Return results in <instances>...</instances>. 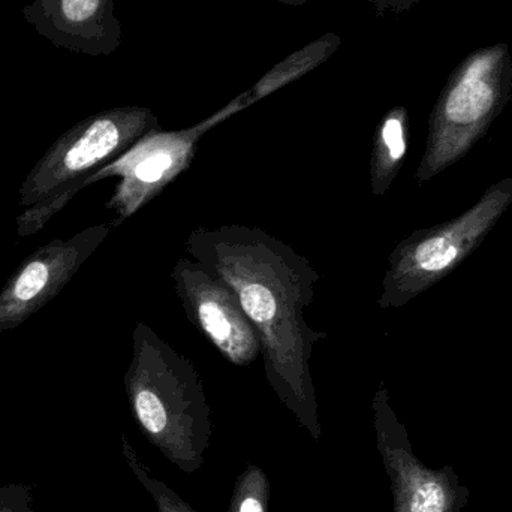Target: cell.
<instances>
[{"label":"cell","mask_w":512,"mask_h":512,"mask_svg":"<svg viewBox=\"0 0 512 512\" xmlns=\"http://www.w3.org/2000/svg\"><path fill=\"white\" fill-rule=\"evenodd\" d=\"M456 255L457 249L444 237H432L418 243L411 254L415 265L423 271H439L447 268Z\"/></svg>","instance_id":"cell-12"},{"label":"cell","mask_w":512,"mask_h":512,"mask_svg":"<svg viewBox=\"0 0 512 512\" xmlns=\"http://www.w3.org/2000/svg\"><path fill=\"white\" fill-rule=\"evenodd\" d=\"M150 108L116 107L72 126L39 159L21 183L24 212L17 218L21 237L39 233L83 189L84 182L122 156L150 132L161 131Z\"/></svg>","instance_id":"cell-3"},{"label":"cell","mask_w":512,"mask_h":512,"mask_svg":"<svg viewBox=\"0 0 512 512\" xmlns=\"http://www.w3.org/2000/svg\"><path fill=\"white\" fill-rule=\"evenodd\" d=\"M243 110L242 96L239 95L230 104L191 128L150 132L122 156L90 176L83 188L110 177H119V183L107 204L108 209L116 213L111 227H119L152 203L168 185L191 167L197 156L198 144L207 132Z\"/></svg>","instance_id":"cell-4"},{"label":"cell","mask_w":512,"mask_h":512,"mask_svg":"<svg viewBox=\"0 0 512 512\" xmlns=\"http://www.w3.org/2000/svg\"><path fill=\"white\" fill-rule=\"evenodd\" d=\"M406 153V111L394 108L379 123L372 156V186L376 195L384 194L388 179Z\"/></svg>","instance_id":"cell-9"},{"label":"cell","mask_w":512,"mask_h":512,"mask_svg":"<svg viewBox=\"0 0 512 512\" xmlns=\"http://www.w3.org/2000/svg\"><path fill=\"white\" fill-rule=\"evenodd\" d=\"M274 2L283 3L288 6H303L306 5L307 0H274Z\"/></svg>","instance_id":"cell-15"},{"label":"cell","mask_w":512,"mask_h":512,"mask_svg":"<svg viewBox=\"0 0 512 512\" xmlns=\"http://www.w3.org/2000/svg\"><path fill=\"white\" fill-rule=\"evenodd\" d=\"M366 2L375 8L376 14L384 15L388 12L402 14V12L411 11L418 0H366Z\"/></svg>","instance_id":"cell-14"},{"label":"cell","mask_w":512,"mask_h":512,"mask_svg":"<svg viewBox=\"0 0 512 512\" xmlns=\"http://www.w3.org/2000/svg\"><path fill=\"white\" fill-rule=\"evenodd\" d=\"M122 447L123 456H125L131 471L134 472L135 478L140 481L141 486L155 501L156 512H200L195 510L191 504H188L185 499L180 498L164 481L158 480L152 474V471L144 465L143 460L140 459L137 451L134 450L125 435L122 438Z\"/></svg>","instance_id":"cell-10"},{"label":"cell","mask_w":512,"mask_h":512,"mask_svg":"<svg viewBox=\"0 0 512 512\" xmlns=\"http://www.w3.org/2000/svg\"><path fill=\"white\" fill-rule=\"evenodd\" d=\"M342 45V38L336 33L328 32L319 36L315 41L301 47L300 50L289 54L285 59L273 66L267 74L262 75L258 81L246 90L240 93L243 101V108L252 107L261 99L273 95L277 90L283 89L288 84L301 80L304 75L310 74L316 68L327 62L337 48Z\"/></svg>","instance_id":"cell-8"},{"label":"cell","mask_w":512,"mask_h":512,"mask_svg":"<svg viewBox=\"0 0 512 512\" xmlns=\"http://www.w3.org/2000/svg\"><path fill=\"white\" fill-rule=\"evenodd\" d=\"M111 230V224L93 225L27 256L0 291V334L20 327L57 297Z\"/></svg>","instance_id":"cell-6"},{"label":"cell","mask_w":512,"mask_h":512,"mask_svg":"<svg viewBox=\"0 0 512 512\" xmlns=\"http://www.w3.org/2000/svg\"><path fill=\"white\" fill-rule=\"evenodd\" d=\"M0 512H36L32 489L27 484L0 487Z\"/></svg>","instance_id":"cell-13"},{"label":"cell","mask_w":512,"mask_h":512,"mask_svg":"<svg viewBox=\"0 0 512 512\" xmlns=\"http://www.w3.org/2000/svg\"><path fill=\"white\" fill-rule=\"evenodd\" d=\"M125 391L144 438L180 471L197 472L212 439V409L203 379L189 358L144 322H137L132 333Z\"/></svg>","instance_id":"cell-2"},{"label":"cell","mask_w":512,"mask_h":512,"mask_svg":"<svg viewBox=\"0 0 512 512\" xmlns=\"http://www.w3.org/2000/svg\"><path fill=\"white\" fill-rule=\"evenodd\" d=\"M23 17L54 47L72 53L111 56L122 45L114 0H33Z\"/></svg>","instance_id":"cell-7"},{"label":"cell","mask_w":512,"mask_h":512,"mask_svg":"<svg viewBox=\"0 0 512 512\" xmlns=\"http://www.w3.org/2000/svg\"><path fill=\"white\" fill-rule=\"evenodd\" d=\"M171 280L189 322L228 363L251 366L261 342L236 292L189 256L177 259Z\"/></svg>","instance_id":"cell-5"},{"label":"cell","mask_w":512,"mask_h":512,"mask_svg":"<svg viewBox=\"0 0 512 512\" xmlns=\"http://www.w3.org/2000/svg\"><path fill=\"white\" fill-rule=\"evenodd\" d=\"M270 478L261 466H246L237 478L228 512H268Z\"/></svg>","instance_id":"cell-11"},{"label":"cell","mask_w":512,"mask_h":512,"mask_svg":"<svg viewBox=\"0 0 512 512\" xmlns=\"http://www.w3.org/2000/svg\"><path fill=\"white\" fill-rule=\"evenodd\" d=\"M185 251L236 292L261 342L268 385L319 441L322 427L310 358L328 334L313 330L306 319L318 271L282 240L246 225L197 228L186 239Z\"/></svg>","instance_id":"cell-1"}]
</instances>
